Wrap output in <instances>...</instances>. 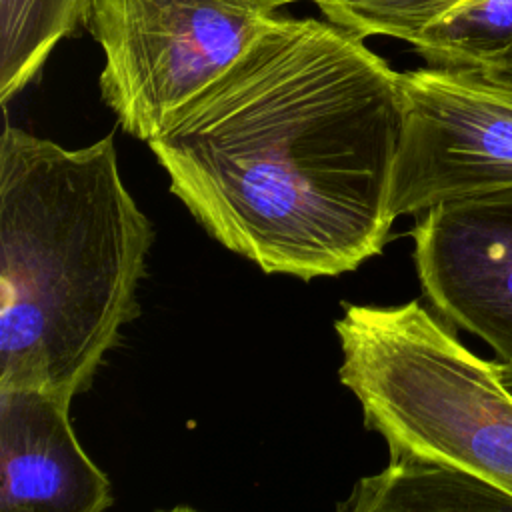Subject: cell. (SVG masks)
<instances>
[{"label": "cell", "mask_w": 512, "mask_h": 512, "mask_svg": "<svg viewBox=\"0 0 512 512\" xmlns=\"http://www.w3.org/2000/svg\"><path fill=\"white\" fill-rule=\"evenodd\" d=\"M402 118L400 72L362 38L276 16L148 146L224 248L312 280L382 252Z\"/></svg>", "instance_id": "1"}, {"label": "cell", "mask_w": 512, "mask_h": 512, "mask_svg": "<svg viewBox=\"0 0 512 512\" xmlns=\"http://www.w3.org/2000/svg\"><path fill=\"white\" fill-rule=\"evenodd\" d=\"M154 230L114 134L68 150L6 124L0 140V390L70 402L138 314Z\"/></svg>", "instance_id": "2"}, {"label": "cell", "mask_w": 512, "mask_h": 512, "mask_svg": "<svg viewBox=\"0 0 512 512\" xmlns=\"http://www.w3.org/2000/svg\"><path fill=\"white\" fill-rule=\"evenodd\" d=\"M342 384L390 456L444 464L512 494V394L416 300L344 304Z\"/></svg>", "instance_id": "3"}, {"label": "cell", "mask_w": 512, "mask_h": 512, "mask_svg": "<svg viewBox=\"0 0 512 512\" xmlns=\"http://www.w3.org/2000/svg\"><path fill=\"white\" fill-rule=\"evenodd\" d=\"M280 0H94L100 92L120 126L150 142L278 16Z\"/></svg>", "instance_id": "4"}, {"label": "cell", "mask_w": 512, "mask_h": 512, "mask_svg": "<svg viewBox=\"0 0 512 512\" xmlns=\"http://www.w3.org/2000/svg\"><path fill=\"white\" fill-rule=\"evenodd\" d=\"M400 90L392 218L512 190V86L476 70L424 66L400 72Z\"/></svg>", "instance_id": "5"}, {"label": "cell", "mask_w": 512, "mask_h": 512, "mask_svg": "<svg viewBox=\"0 0 512 512\" xmlns=\"http://www.w3.org/2000/svg\"><path fill=\"white\" fill-rule=\"evenodd\" d=\"M412 238L432 306L512 366V190L432 206Z\"/></svg>", "instance_id": "6"}, {"label": "cell", "mask_w": 512, "mask_h": 512, "mask_svg": "<svg viewBox=\"0 0 512 512\" xmlns=\"http://www.w3.org/2000/svg\"><path fill=\"white\" fill-rule=\"evenodd\" d=\"M70 402L38 390H0V512H104L106 474L68 418Z\"/></svg>", "instance_id": "7"}, {"label": "cell", "mask_w": 512, "mask_h": 512, "mask_svg": "<svg viewBox=\"0 0 512 512\" xmlns=\"http://www.w3.org/2000/svg\"><path fill=\"white\" fill-rule=\"evenodd\" d=\"M338 512H512V494L462 470L414 456H390L360 478Z\"/></svg>", "instance_id": "8"}, {"label": "cell", "mask_w": 512, "mask_h": 512, "mask_svg": "<svg viewBox=\"0 0 512 512\" xmlns=\"http://www.w3.org/2000/svg\"><path fill=\"white\" fill-rule=\"evenodd\" d=\"M94 0H0V100L28 86L56 44L88 26Z\"/></svg>", "instance_id": "9"}, {"label": "cell", "mask_w": 512, "mask_h": 512, "mask_svg": "<svg viewBox=\"0 0 512 512\" xmlns=\"http://www.w3.org/2000/svg\"><path fill=\"white\" fill-rule=\"evenodd\" d=\"M412 46L428 66L480 70L512 46V0H466Z\"/></svg>", "instance_id": "10"}, {"label": "cell", "mask_w": 512, "mask_h": 512, "mask_svg": "<svg viewBox=\"0 0 512 512\" xmlns=\"http://www.w3.org/2000/svg\"><path fill=\"white\" fill-rule=\"evenodd\" d=\"M334 26L358 36H390L416 44L466 0H310Z\"/></svg>", "instance_id": "11"}, {"label": "cell", "mask_w": 512, "mask_h": 512, "mask_svg": "<svg viewBox=\"0 0 512 512\" xmlns=\"http://www.w3.org/2000/svg\"><path fill=\"white\" fill-rule=\"evenodd\" d=\"M476 72H482L484 76H488V78H492L496 82L512 86V46L506 52H502L500 56H496L494 60H490L486 66L476 70Z\"/></svg>", "instance_id": "12"}, {"label": "cell", "mask_w": 512, "mask_h": 512, "mask_svg": "<svg viewBox=\"0 0 512 512\" xmlns=\"http://www.w3.org/2000/svg\"><path fill=\"white\" fill-rule=\"evenodd\" d=\"M494 368H496V374L502 380L504 388L512 394V366H508L504 362H494Z\"/></svg>", "instance_id": "13"}, {"label": "cell", "mask_w": 512, "mask_h": 512, "mask_svg": "<svg viewBox=\"0 0 512 512\" xmlns=\"http://www.w3.org/2000/svg\"><path fill=\"white\" fill-rule=\"evenodd\" d=\"M158 512H198L190 506H176V508H170V510H158Z\"/></svg>", "instance_id": "14"}]
</instances>
